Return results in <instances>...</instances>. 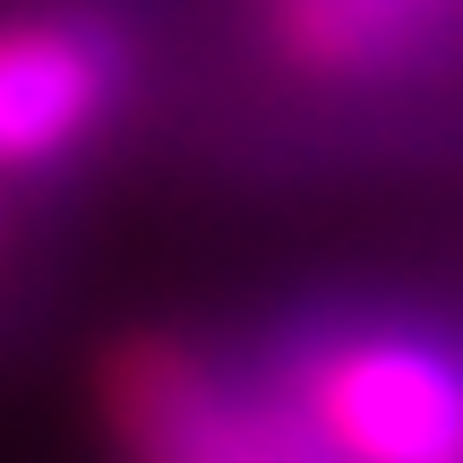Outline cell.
Segmentation results:
<instances>
[{"mask_svg":"<svg viewBox=\"0 0 463 463\" xmlns=\"http://www.w3.org/2000/svg\"><path fill=\"white\" fill-rule=\"evenodd\" d=\"M120 43L86 17H34L0 34V172H52L112 120Z\"/></svg>","mask_w":463,"mask_h":463,"instance_id":"3","label":"cell"},{"mask_svg":"<svg viewBox=\"0 0 463 463\" xmlns=\"http://www.w3.org/2000/svg\"><path fill=\"white\" fill-rule=\"evenodd\" d=\"M463 0H258V34L300 86H395L455 43Z\"/></svg>","mask_w":463,"mask_h":463,"instance_id":"4","label":"cell"},{"mask_svg":"<svg viewBox=\"0 0 463 463\" xmlns=\"http://www.w3.org/2000/svg\"><path fill=\"white\" fill-rule=\"evenodd\" d=\"M112 430L129 463H309L258 386L181 335H146L112 361Z\"/></svg>","mask_w":463,"mask_h":463,"instance_id":"2","label":"cell"},{"mask_svg":"<svg viewBox=\"0 0 463 463\" xmlns=\"http://www.w3.org/2000/svg\"><path fill=\"white\" fill-rule=\"evenodd\" d=\"M309 463H463V352L420 326H335L258 386Z\"/></svg>","mask_w":463,"mask_h":463,"instance_id":"1","label":"cell"}]
</instances>
